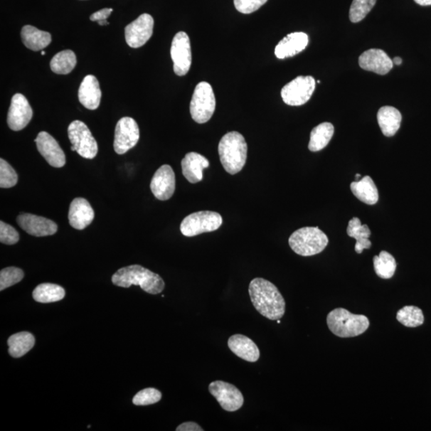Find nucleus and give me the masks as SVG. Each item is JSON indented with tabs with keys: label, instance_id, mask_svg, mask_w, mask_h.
<instances>
[{
	"label": "nucleus",
	"instance_id": "nucleus-1",
	"mask_svg": "<svg viewBox=\"0 0 431 431\" xmlns=\"http://www.w3.org/2000/svg\"><path fill=\"white\" fill-rule=\"evenodd\" d=\"M250 296L254 308L260 315L277 321L285 313V300L276 285L263 278H255L249 287Z\"/></svg>",
	"mask_w": 431,
	"mask_h": 431
},
{
	"label": "nucleus",
	"instance_id": "nucleus-2",
	"mask_svg": "<svg viewBox=\"0 0 431 431\" xmlns=\"http://www.w3.org/2000/svg\"><path fill=\"white\" fill-rule=\"evenodd\" d=\"M112 282L122 287L140 286L143 291L152 295L162 292L165 289L164 280L159 275L139 265L122 267L114 274Z\"/></svg>",
	"mask_w": 431,
	"mask_h": 431
},
{
	"label": "nucleus",
	"instance_id": "nucleus-3",
	"mask_svg": "<svg viewBox=\"0 0 431 431\" xmlns=\"http://www.w3.org/2000/svg\"><path fill=\"white\" fill-rule=\"evenodd\" d=\"M222 166L225 171L234 175L243 171L248 154V146L244 136L237 132L222 137L218 146Z\"/></svg>",
	"mask_w": 431,
	"mask_h": 431
},
{
	"label": "nucleus",
	"instance_id": "nucleus-4",
	"mask_svg": "<svg viewBox=\"0 0 431 431\" xmlns=\"http://www.w3.org/2000/svg\"><path fill=\"white\" fill-rule=\"evenodd\" d=\"M326 324L333 334L341 338L361 336L370 326L367 316L352 314L342 308L331 311L326 317Z\"/></svg>",
	"mask_w": 431,
	"mask_h": 431
},
{
	"label": "nucleus",
	"instance_id": "nucleus-5",
	"mask_svg": "<svg viewBox=\"0 0 431 431\" xmlns=\"http://www.w3.org/2000/svg\"><path fill=\"white\" fill-rule=\"evenodd\" d=\"M289 243L299 256L311 257L325 250L329 238L319 227H304L291 235Z\"/></svg>",
	"mask_w": 431,
	"mask_h": 431
},
{
	"label": "nucleus",
	"instance_id": "nucleus-6",
	"mask_svg": "<svg viewBox=\"0 0 431 431\" xmlns=\"http://www.w3.org/2000/svg\"><path fill=\"white\" fill-rule=\"evenodd\" d=\"M223 223L220 214L213 211H200L189 214L182 220L180 230L185 237L192 238L201 233L218 230Z\"/></svg>",
	"mask_w": 431,
	"mask_h": 431
},
{
	"label": "nucleus",
	"instance_id": "nucleus-7",
	"mask_svg": "<svg viewBox=\"0 0 431 431\" xmlns=\"http://www.w3.org/2000/svg\"><path fill=\"white\" fill-rule=\"evenodd\" d=\"M216 109V99L211 85L201 82L194 90L191 102L192 119L197 123L203 124L211 119Z\"/></svg>",
	"mask_w": 431,
	"mask_h": 431
},
{
	"label": "nucleus",
	"instance_id": "nucleus-8",
	"mask_svg": "<svg viewBox=\"0 0 431 431\" xmlns=\"http://www.w3.org/2000/svg\"><path fill=\"white\" fill-rule=\"evenodd\" d=\"M68 136L72 146L75 147L76 152L83 158H95L99 147L86 124L80 120L72 122L68 127Z\"/></svg>",
	"mask_w": 431,
	"mask_h": 431
},
{
	"label": "nucleus",
	"instance_id": "nucleus-9",
	"mask_svg": "<svg viewBox=\"0 0 431 431\" xmlns=\"http://www.w3.org/2000/svg\"><path fill=\"white\" fill-rule=\"evenodd\" d=\"M316 89V81L312 76H299L282 90V97L287 105L302 106L308 102Z\"/></svg>",
	"mask_w": 431,
	"mask_h": 431
},
{
	"label": "nucleus",
	"instance_id": "nucleus-10",
	"mask_svg": "<svg viewBox=\"0 0 431 431\" xmlns=\"http://www.w3.org/2000/svg\"><path fill=\"white\" fill-rule=\"evenodd\" d=\"M140 138L138 123L129 117H124L117 122L115 133L114 149L117 154H124L134 148Z\"/></svg>",
	"mask_w": 431,
	"mask_h": 431
},
{
	"label": "nucleus",
	"instance_id": "nucleus-11",
	"mask_svg": "<svg viewBox=\"0 0 431 431\" xmlns=\"http://www.w3.org/2000/svg\"><path fill=\"white\" fill-rule=\"evenodd\" d=\"M208 390L226 411L233 413L243 406L245 400L243 393L231 383L214 381L208 386Z\"/></svg>",
	"mask_w": 431,
	"mask_h": 431
},
{
	"label": "nucleus",
	"instance_id": "nucleus-12",
	"mask_svg": "<svg viewBox=\"0 0 431 431\" xmlns=\"http://www.w3.org/2000/svg\"><path fill=\"white\" fill-rule=\"evenodd\" d=\"M174 62V70L179 76L186 75L192 63L191 41L184 31L176 34L172 42L171 50Z\"/></svg>",
	"mask_w": 431,
	"mask_h": 431
},
{
	"label": "nucleus",
	"instance_id": "nucleus-13",
	"mask_svg": "<svg viewBox=\"0 0 431 431\" xmlns=\"http://www.w3.org/2000/svg\"><path fill=\"white\" fill-rule=\"evenodd\" d=\"M154 21L151 16L142 14L125 28L126 41L130 48H139L153 35Z\"/></svg>",
	"mask_w": 431,
	"mask_h": 431
},
{
	"label": "nucleus",
	"instance_id": "nucleus-14",
	"mask_svg": "<svg viewBox=\"0 0 431 431\" xmlns=\"http://www.w3.org/2000/svg\"><path fill=\"white\" fill-rule=\"evenodd\" d=\"M33 116V110L26 97L16 94L12 97L8 115V124L11 129L19 132L27 127Z\"/></svg>",
	"mask_w": 431,
	"mask_h": 431
},
{
	"label": "nucleus",
	"instance_id": "nucleus-15",
	"mask_svg": "<svg viewBox=\"0 0 431 431\" xmlns=\"http://www.w3.org/2000/svg\"><path fill=\"white\" fill-rule=\"evenodd\" d=\"M176 188V179L171 166L163 165L154 175L150 188L156 199L167 201L173 197Z\"/></svg>",
	"mask_w": 431,
	"mask_h": 431
},
{
	"label": "nucleus",
	"instance_id": "nucleus-16",
	"mask_svg": "<svg viewBox=\"0 0 431 431\" xmlns=\"http://www.w3.org/2000/svg\"><path fill=\"white\" fill-rule=\"evenodd\" d=\"M17 223L26 233L35 237H48L58 231L55 222L39 216L23 213L18 216Z\"/></svg>",
	"mask_w": 431,
	"mask_h": 431
},
{
	"label": "nucleus",
	"instance_id": "nucleus-17",
	"mask_svg": "<svg viewBox=\"0 0 431 431\" xmlns=\"http://www.w3.org/2000/svg\"><path fill=\"white\" fill-rule=\"evenodd\" d=\"M38 152L48 164L55 168H61L66 164V155L58 142L47 132L39 133L35 140Z\"/></svg>",
	"mask_w": 431,
	"mask_h": 431
},
{
	"label": "nucleus",
	"instance_id": "nucleus-18",
	"mask_svg": "<svg viewBox=\"0 0 431 431\" xmlns=\"http://www.w3.org/2000/svg\"><path fill=\"white\" fill-rule=\"evenodd\" d=\"M358 64L365 70L374 72L378 75H385L393 68V61L381 49L366 50L358 58Z\"/></svg>",
	"mask_w": 431,
	"mask_h": 431
},
{
	"label": "nucleus",
	"instance_id": "nucleus-19",
	"mask_svg": "<svg viewBox=\"0 0 431 431\" xmlns=\"http://www.w3.org/2000/svg\"><path fill=\"white\" fill-rule=\"evenodd\" d=\"M70 225L78 230L89 226L95 219V212L89 201L83 198L72 201L68 213Z\"/></svg>",
	"mask_w": 431,
	"mask_h": 431
},
{
	"label": "nucleus",
	"instance_id": "nucleus-20",
	"mask_svg": "<svg viewBox=\"0 0 431 431\" xmlns=\"http://www.w3.org/2000/svg\"><path fill=\"white\" fill-rule=\"evenodd\" d=\"M208 167H210V161L196 152L188 153L181 161L182 174L192 184L203 179V171Z\"/></svg>",
	"mask_w": 431,
	"mask_h": 431
},
{
	"label": "nucleus",
	"instance_id": "nucleus-21",
	"mask_svg": "<svg viewBox=\"0 0 431 431\" xmlns=\"http://www.w3.org/2000/svg\"><path fill=\"white\" fill-rule=\"evenodd\" d=\"M101 97L100 83L96 77L91 75L85 77L78 90V100L82 105L88 110H96L100 105Z\"/></svg>",
	"mask_w": 431,
	"mask_h": 431
},
{
	"label": "nucleus",
	"instance_id": "nucleus-22",
	"mask_svg": "<svg viewBox=\"0 0 431 431\" xmlns=\"http://www.w3.org/2000/svg\"><path fill=\"white\" fill-rule=\"evenodd\" d=\"M309 44V36L304 32H295L285 36L275 49V55L280 60L297 55Z\"/></svg>",
	"mask_w": 431,
	"mask_h": 431
},
{
	"label": "nucleus",
	"instance_id": "nucleus-23",
	"mask_svg": "<svg viewBox=\"0 0 431 431\" xmlns=\"http://www.w3.org/2000/svg\"><path fill=\"white\" fill-rule=\"evenodd\" d=\"M228 346L233 353L245 361L255 363L260 358V352L257 345L249 337L240 334L233 335L228 339Z\"/></svg>",
	"mask_w": 431,
	"mask_h": 431
},
{
	"label": "nucleus",
	"instance_id": "nucleus-24",
	"mask_svg": "<svg viewBox=\"0 0 431 431\" xmlns=\"http://www.w3.org/2000/svg\"><path fill=\"white\" fill-rule=\"evenodd\" d=\"M378 126L386 137H393L400 129L402 122V115L400 110L393 107H383L377 115Z\"/></svg>",
	"mask_w": 431,
	"mask_h": 431
},
{
	"label": "nucleus",
	"instance_id": "nucleus-25",
	"mask_svg": "<svg viewBox=\"0 0 431 431\" xmlns=\"http://www.w3.org/2000/svg\"><path fill=\"white\" fill-rule=\"evenodd\" d=\"M351 191L363 203L373 206L378 201V188L370 176H365L361 180L351 183Z\"/></svg>",
	"mask_w": 431,
	"mask_h": 431
},
{
	"label": "nucleus",
	"instance_id": "nucleus-26",
	"mask_svg": "<svg viewBox=\"0 0 431 431\" xmlns=\"http://www.w3.org/2000/svg\"><path fill=\"white\" fill-rule=\"evenodd\" d=\"M23 44L34 51L42 50L48 47L51 42V36L48 32L38 30L33 26H24L21 31Z\"/></svg>",
	"mask_w": 431,
	"mask_h": 431
},
{
	"label": "nucleus",
	"instance_id": "nucleus-27",
	"mask_svg": "<svg viewBox=\"0 0 431 431\" xmlns=\"http://www.w3.org/2000/svg\"><path fill=\"white\" fill-rule=\"evenodd\" d=\"M347 233L350 238L356 240L355 250L361 254L364 250H369L371 246V230L368 225H362L361 220L353 218L350 220L347 228Z\"/></svg>",
	"mask_w": 431,
	"mask_h": 431
},
{
	"label": "nucleus",
	"instance_id": "nucleus-28",
	"mask_svg": "<svg viewBox=\"0 0 431 431\" xmlns=\"http://www.w3.org/2000/svg\"><path fill=\"white\" fill-rule=\"evenodd\" d=\"M35 342V337L30 332L16 333L9 339V354L14 358H21L33 348Z\"/></svg>",
	"mask_w": 431,
	"mask_h": 431
},
{
	"label": "nucleus",
	"instance_id": "nucleus-29",
	"mask_svg": "<svg viewBox=\"0 0 431 431\" xmlns=\"http://www.w3.org/2000/svg\"><path fill=\"white\" fill-rule=\"evenodd\" d=\"M335 129L330 122L319 124L312 130L309 149L312 152H318L329 145Z\"/></svg>",
	"mask_w": 431,
	"mask_h": 431
},
{
	"label": "nucleus",
	"instance_id": "nucleus-30",
	"mask_svg": "<svg viewBox=\"0 0 431 431\" xmlns=\"http://www.w3.org/2000/svg\"><path fill=\"white\" fill-rule=\"evenodd\" d=\"M65 290L63 287L50 283L38 285L33 292L36 302L43 304L60 302L65 297Z\"/></svg>",
	"mask_w": 431,
	"mask_h": 431
},
{
	"label": "nucleus",
	"instance_id": "nucleus-31",
	"mask_svg": "<svg viewBox=\"0 0 431 431\" xmlns=\"http://www.w3.org/2000/svg\"><path fill=\"white\" fill-rule=\"evenodd\" d=\"M77 58L73 51L65 50L58 52L52 58L50 66L52 71L57 75H68L76 66Z\"/></svg>",
	"mask_w": 431,
	"mask_h": 431
},
{
	"label": "nucleus",
	"instance_id": "nucleus-32",
	"mask_svg": "<svg viewBox=\"0 0 431 431\" xmlns=\"http://www.w3.org/2000/svg\"><path fill=\"white\" fill-rule=\"evenodd\" d=\"M374 269L376 275L382 279L388 280L394 276L396 270V261L393 255L382 251L378 256L373 258Z\"/></svg>",
	"mask_w": 431,
	"mask_h": 431
},
{
	"label": "nucleus",
	"instance_id": "nucleus-33",
	"mask_svg": "<svg viewBox=\"0 0 431 431\" xmlns=\"http://www.w3.org/2000/svg\"><path fill=\"white\" fill-rule=\"evenodd\" d=\"M397 321L408 328H417L424 323L422 311L416 306H405L397 312Z\"/></svg>",
	"mask_w": 431,
	"mask_h": 431
},
{
	"label": "nucleus",
	"instance_id": "nucleus-34",
	"mask_svg": "<svg viewBox=\"0 0 431 431\" xmlns=\"http://www.w3.org/2000/svg\"><path fill=\"white\" fill-rule=\"evenodd\" d=\"M377 0H353L350 8L349 18L352 23H359L367 16Z\"/></svg>",
	"mask_w": 431,
	"mask_h": 431
},
{
	"label": "nucleus",
	"instance_id": "nucleus-35",
	"mask_svg": "<svg viewBox=\"0 0 431 431\" xmlns=\"http://www.w3.org/2000/svg\"><path fill=\"white\" fill-rule=\"evenodd\" d=\"M23 277L24 273L18 267H6L0 272V290L4 291L8 287L21 282Z\"/></svg>",
	"mask_w": 431,
	"mask_h": 431
},
{
	"label": "nucleus",
	"instance_id": "nucleus-36",
	"mask_svg": "<svg viewBox=\"0 0 431 431\" xmlns=\"http://www.w3.org/2000/svg\"><path fill=\"white\" fill-rule=\"evenodd\" d=\"M18 182V175L14 169L3 159H0V187L9 188Z\"/></svg>",
	"mask_w": 431,
	"mask_h": 431
},
{
	"label": "nucleus",
	"instance_id": "nucleus-37",
	"mask_svg": "<svg viewBox=\"0 0 431 431\" xmlns=\"http://www.w3.org/2000/svg\"><path fill=\"white\" fill-rule=\"evenodd\" d=\"M161 393L155 388H146L139 391L133 398L136 406H148L159 403L161 400Z\"/></svg>",
	"mask_w": 431,
	"mask_h": 431
},
{
	"label": "nucleus",
	"instance_id": "nucleus-38",
	"mask_svg": "<svg viewBox=\"0 0 431 431\" xmlns=\"http://www.w3.org/2000/svg\"><path fill=\"white\" fill-rule=\"evenodd\" d=\"M19 240V234L14 227L0 221V243L4 245H15Z\"/></svg>",
	"mask_w": 431,
	"mask_h": 431
},
{
	"label": "nucleus",
	"instance_id": "nucleus-39",
	"mask_svg": "<svg viewBox=\"0 0 431 431\" xmlns=\"http://www.w3.org/2000/svg\"><path fill=\"white\" fill-rule=\"evenodd\" d=\"M267 1V0H234V6L243 14H251L260 9Z\"/></svg>",
	"mask_w": 431,
	"mask_h": 431
},
{
	"label": "nucleus",
	"instance_id": "nucleus-40",
	"mask_svg": "<svg viewBox=\"0 0 431 431\" xmlns=\"http://www.w3.org/2000/svg\"><path fill=\"white\" fill-rule=\"evenodd\" d=\"M112 11V9H103L99 11H96L95 13H94V14L90 16V21L97 23L106 21L107 18L110 17Z\"/></svg>",
	"mask_w": 431,
	"mask_h": 431
},
{
	"label": "nucleus",
	"instance_id": "nucleus-41",
	"mask_svg": "<svg viewBox=\"0 0 431 431\" xmlns=\"http://www.w3.org/2000/svg\"><path fill=\"white\" fill-rule=\"evenodd\" d=\"M177 431H203L204 430L198 425V423L193 422H187L181 424L180 426L176 429Z\"/></svg>",
	"mask_w": 431,
	"mask_h": 431
},
{
	"label": "nucleus",
	"instance_id": "nucleus-42",
	"mask_svg": "<svg viewBox=\"0 0 431 431\" xmlns=\"http://www.w3.org/2000/svg\"><path fill=\"white\" fill-rule=\"evenodd\" d=\"M415 2L421 6L431 5V0H415Z\"/></svg>",
	"mask_w": 431,
	"mask_h": 431
},
{
	"label": "nucleus",
	"instance_id": "nucleus-43",
	"mask_svg": "<svg viewBox=\"0 0 431 431\" xmlns=\"http://www.w3.org/2000/svg\"><path fill=\"white\" fill-rule=\"evenodd\" d=\"M393 61L394 64L397 65V66H400V65H401L403 63L402 58L400 57H395Z\"/></svg>",
	"mask_w": 431,
	"mask_h": 431
},
{
	"label": "nucleus",
	"instance_id": "nucleus-44",
	"mask_svg": "<svg viewBox=\"0 0 431 431\" xmlns=\"http://www.w3.org/2000/svg\"><path fill=\"white\" fill-rule=\"evenodd\" d=\"M99 23L100 26H106V25H109V23L106 21H102V22H99L97 23Z\"/></svg>",
	"mask_w": 431,
	"mask_h": 431
},
{
	"label": "nucleus",
	"instance_id": "nucleus-45",
	"mask_svg": "<svg viewBox=\"0 0 431 431\" xmlns=\"http://www.w3.org/2000/svg\"><path fill=\"white\" fill-rule=\"evenodd\" d=\"M361 174H356V181H358V180L359 179H361Z\"/></svg>",
	"mask_w": 431,
	"mask_h": 431
},
{
	"label": "nucleus",
	"instance_id": "nucleus-46",
	"mask_svg": "<svg viewBox=\"0 0 431 431\" xmlns=\"http://www.w3.org/2000/svg\"><path fill=\"white\" fill-rule=\"evenodd\" d=\"M70 149H71L72 151H76V149L75 147L72 146Z\"/></svg>",
	"mask_w": 431,
	"mask_h": 431
},
{
	"label": "nucleus",
	"instance_id": "nucleus-47",
	"mask_svg": "<svg viewBox=\"0 0 431 431\" xmlns=\"http://www.w3.org/2000/svg\"><path fill=\"white\" fill-rule=\"evenodd\" d=\"M46 52L44 50L42 51V55H45Z\"/></svg>",
	"mask_w": 431,
	"mask_h": 431
},
{
	"label": "nucleus",
	"instance_id": "nucleus-48",
	"mask_svg": "<svg viewBox=\"0 0 431 431\" xmlns=\"http://www.w3.org/2000/svg\"><path fill=\"white\" fill-rule=\"evenodd\" d=\"M277 322L278 324H280V319H277Z\"/></svg>",
	"mask_w": 431,
	"mask_h": 431
}]
</instances>
